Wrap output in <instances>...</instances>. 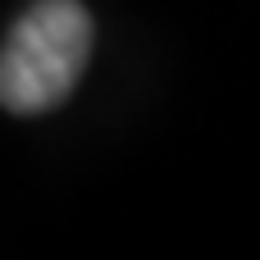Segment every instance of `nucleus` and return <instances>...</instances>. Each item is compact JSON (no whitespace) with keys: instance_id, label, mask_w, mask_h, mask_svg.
<instances>
[{"instance_id":"nucleus-1","label":"nucleus","mask_w":260,"mask_h":260,"mask_svg":"<svg viewBox=\"0 0 260 260\" xmlns=\"http://www.w3.org/2000/svg\"><path fill=\"white\" fill-rule=\"evenodd\" d=\"M91 14L82 0H37L0 50V105L46 114L69 101L91 59Z\"/></svg>"}]
</instances>
